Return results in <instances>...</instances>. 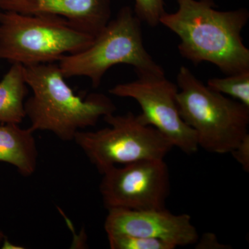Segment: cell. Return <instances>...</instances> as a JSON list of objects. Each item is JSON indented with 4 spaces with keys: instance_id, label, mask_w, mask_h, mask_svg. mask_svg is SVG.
I'll return each mask as SVG.
<instances>
[{
    "instance_id": "9c48e42d",
    "label": "cell",
    "mask_w": 249,
    "mask_h": 249,
    "mask_svg": "<svg viewBox=\"0 0 249 249\" xmlns=\"http://www.w3.org/2000/svg\"><path fill=\"white\" fill-rule=\"evenodd\" d=\"M105 222L107 235L139 236L164 241L175 247L194 245L199 238L188 214H174L165 208L109 209Z\"/></svg>"
},
{
    "instance_id": "3957f363",
    "label": "cell",
    "mask_w": 249,
    "mask_h": 249,
    "mask_svg": "<svg viewBox=\"0 0 249 249\" xmlns=\"http://www.w3.org/2000/svg\"><path fill=\"white\" fill-rule=\"evenodd\" d=\"M177 81L180 115L196 133L199 147L231 153L249 134V107L210 89L188 67H180Z\"/></svg>"
},
{
    "instance_id": "7c38bea8",
    "label": "cell",
    "mask_w": 249,
    "mask_h": 249,
    "mask_svg": "<svg viewBox=\"0 0 249 249\" xmlns=\"http://www.w3.org/2000/svg\"><path fill=\"white\" fill-rule=\"evenodd\" d=\"M29 87L24 76V67L12 64L0 81V123L20 124L26 118V98Z\"/></svg>"
},
{
    "instance_id": "8fae6325",
    "label": "cell",
    "mask_w": 249,
    "mask_h": 249,
    "mask_svg": "<svg viewBox=\"0 0 249 249\" xmlns=\"http://www.w3.org/2000/svg\"><path fill=\"white\" fill-rule=\"evenodd\" d=\"M34 132L19 124H0V161L14 165L19 174L30 177L37 165V144Z\"/></svg>"
},
{
    "instance_id": "8992f818",
    "label": "cell",
    "mask_w": 249,
    "mask_h": 249,
    "mask_svg": "<svg viewBox=\"0 0 249 249\" xmlns=\"http://www.w3.org/2000/svg\"><path fill=\"white\" fill-rule=\"evenodd\" d=\"M109 127L80 130L73 141L102 174L111 167L148 160H164L173 145L157 129L144 124L129 111L104 116Z\"/></svg>"
},
{
    "instance_id": "30bf717a",
    "label": "cell",
    "mask_w": 249,
    "mask_h": 249,
    "mask_svg": "<svg viewBox=\"0 0 249 249\" xmlns=\"http://www.w3.org/2000/svg\"><path fill=\"white\" fill-rule=\"evenodd\" d=\"M0 9L59 16L93 37L107 25L111 13L110 0H0Z\"/></svg>"
},
{
    "instance_id": "52a82bcc",
    "label": "cell",
    "mask_w": 249,
    "mask_h": 249,
    "mask_svg": "<svg viewBox=\"0 0 249 249\" xmlns=\"http://www.w3.org/2000/svg\"><path fill=\"white\" fill-rule=\"evenodd\" d=\"M178 85L165 76H138V79L116 85L109 93L137 101L142 109L139 121L157 129L173 147L188 155L199 149L196 134L183 120L177 103Z\"/></svg>"
},
{
    "instance_id": "6da1fadb",
    "label": "cell",
    "mask_w": 249,
    "mask_h": 249,
    "mask_svg": "<svg viewBox=\"0 0 249 249\" xmlns=\"http://www.w3.org/2000/svg\"><path fill=\"white\" fill-rule=\"evenodd\" d=\"M178 9L162 16L160 24L179 37L183 58L199 65L209 62L227 75L249 70V49L242 31L248 10L216 9L213 0H176Z\"/></svg>"
},
{
    "instance_id": "2e32d148",
    "label": "cell",
    "mask_w": 249,
    "mask_h": 249,
    "mask_svg": "<svg viewBox=\"0 0 249 249\" xmlns=\"http://www.w3.org/2000/svg\"><path fill=\"white\" fill-rule=\"evenodd\" d=\"M237 163L242 165L245 172L249 171V134L231 152Z\"/></svg>"
},
{
    "instance_id": "9a60e30c",
    "label": "cell",
    "mask_w": 249,
    "mask_h": 249,
    "mask_svg": "<svg viewBox=\"0 0 249 249\" xmlns=\"http://www.w3.org/2000/svg\"><path fill=\"white\" fill-rule=\"evenodd\" d=\"M133 10L142 22L152 27L160 24V18L166 12L163 0H134Z\"/></svg>"
},
{
    "instance_id": "7a4b0ae2",
    "label": "cell",
    "mask_w": 249,
    "mask_h": 249,
    "mask_svg": "<svg viewBox=\"0 0 249 249\" xmlns=\"http://www.w3.org/2000/svg\"><path fill=\"white\" fill-rule=\"evenodd\" d=\"M24 76L32 91L24 103L26 117L34 132L48 131L63 142H71L77 132L116 110L112 100L103 93L85 98L75 94L56 62L24 67Z\"/></svg>"
},
{
    "instance_id": "ac0fdd59",
    "label": "cell",
    "mask_w": 249,
    "mask_h": 249,
    "mask_svg": "<svg viewBox=\"0 0 249 249\" xmlns=\"http://www.w3.org/2000/svg\"><path fill=\"white\" fill-rule=\"evenodd\" d=\"M4 239V235L2 232L0 231V243L2 242L3 240Z\"/></svg>"
},
{
    "instance_id": "5bb4252c",
    "label": "cell",
    "mask_w": 249,
    "mask_h": 249,
    "mask_svg": "<svg viewBox=\"0 0 249 249\" xmlns=\"http://www.w3.org/2000/svg\"><path fill=\"white\" fill-rule=\"evenodd\" d=\"M111 249H175L176 247L164 241L139 236L107 235Z\"/></svg>"
},
{
    "instance_id": "4fadbf2b",
    "label": "cell",
    "mask_w": 249,
    "mask_h": 249,
    "mask_svg": "<svg viewBox=\"0 0 249 249\" xmlns=\"http://www.w3.org/2000/svg\"><path fill=\"white\" fill-rule=\"evenodd\" d=\"M206 85L249 107V70L227 75L224 78H210Z\"/></svg>"
},
{
    "instance_id": "ba28073f",
    "label": "cell",
    "mask_w": 249,
    "mask_h": 249,
    "mask_svg": "<svg viewBox=\"0 0 249 249\" xmlns=\"http://www.w3.org/2000/svg\"><path fill=\"white\" fill-rule=\"evenodd\" d=\"M100 193L107 209L165 208L169 196V169L164 160H139L102 173Z\"/></svg>"
},
{
    "instance_id": "e0dca14e",
    "label": "cell",
    "mask_w": 249,
    "mask_h": 249,
    "mask_svg": "<svg viewBox=\"0 0 249 249\" xmlns=\"http://www.w3.org/2000/svg\"><path fill=\"white\" fill-rule=\"evenodd\" d=\"M196 249H229L228 246L222 245L218 241L217 237L213 233L203 235L201 240L198 238L196 243Z\"/></svg>"
},
{
    "instance_id": "5b68a950",
    "label": "cell",
    "mask_w": 249,
    "mask_h": 249,
    "mask_svg": "<svg viewBox=\"0 0 249 249\" xmlns=\"http://www.w3.org/2000/svg\"><path fill=\"white\" fill-rule=\"evenodd\" d=\"M94 37L52 15L0 12V60L24 67L60 61L81 52Z\"/></svg>"
},
{
    "instance_id": "277c9868",
    "label": "cell",
    "mask_w": 249,
    "mask_h": 249,
    "mask_svg": "<svg viewBox=\"0 0 249 249\" xmlns=\"http://www.w3.org/2000/svg\"><path fill=\"white\" fill-rule=\"evenodd\" d=\"M141 23L132 8H121L88 48L58 62L62 75L87 77L93 88L100 86L111 67L121 64L133 67L137 76H165L163 67L145 48Z\"/></svg>"
}]
</instances>
